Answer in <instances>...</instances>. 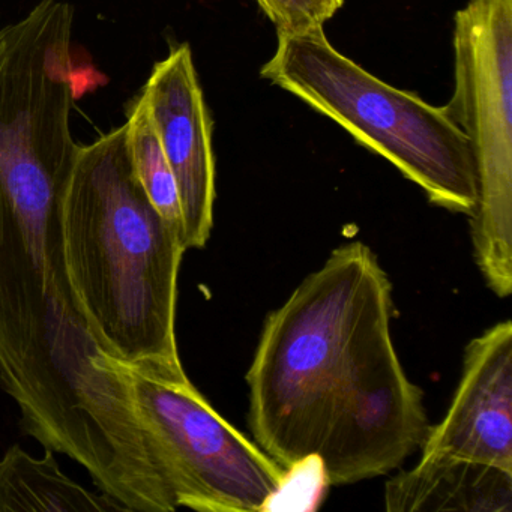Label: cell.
I'll return each mask as SVG.
<instances>
[{
	"label": "cell",
	"mask_w": 512,
	"mask_h": 512,
	"mask_svg": "<svg viewBox=\"0 0 512 512\" xmlns=\"http://www.w3.org/2000/svg\"><path fill=\"white\" fill-rule=\"evenodd\" d=\"M392 313L388 275L355 241L266 317L247 383L248 424L269 457L286 469L316 460L343 485L386 475L422 445L430 427Z\"/></svg>",
	"instance_id": "1"
},
{
	"label": "cell",
	"mask_w": 512,
	"mask_h": 512,
	"mask_svg": "<svg viewBox=\"0 0 512 512\" xmlns=\"http://www.w3.org/2000/svg\"><path fill=\"white\" fill-rule=\"evenodd\" d=\"M68 280L101 349L119 361L181 359V233L140 185L125 124L80 146L62 205Z\"/></svg>",
	"instance_id": "2"
},
{
	"label": "cell",
	"mask_w": 512,
	"mask_h": 512,
	"mask_svg": "<svg viewBox=\"0 0 512 512\" xmlns=\"http://www.w3.org/2000/svg\"><path fill=\"white\" fill-rule=\"evenodd\" d=\"M260 77L331 119L364 148L394 164L439 208L472 214L470 143L445 107L377 79L341 55L323 28L277 34Z\"/></svg>",
	"instance_id": "3"
},
{
	"label": "cell",
	"mask_w": 512,
	"mask_h": 512,
	"mask_svg": "<svg viewBox=\"0 0 512 512\" xmlns=\"http://www.w3.org/2000/svg\"><path fill=\"white\" fill-rule=\"evenodd\" d=\"M118 361L152 458L176 508L269 511L289 469L224 419L188 379L181 359Z\"/></svg>",
	"instance_id": "4"
},
{
	"label": "cell",
	"mask_w": 512,
	"mask_h": 512,
	"mask_svg": "<svg viewBox=\"0 0 512 512\" xmlns=\"http://www.w3.org/2000/svg\"><path fill=\"white\" fill-rule=\"evenodd\" d=\"M449 116L470 143L476 265L499 298L512 292V0H467L455 13Z\"/></svg>",
	"instance_id": "5"
},
{
	"label": "cell",
	"mask_w": 512,
	"mask_h": 512,
	"mask_svg": "<svg viewBox=\"0 0 512 512\" xmlns=\"http://www.w3.org/2000/svg\"><path fill=\"white\" fill-rule=\"evenodd\" d=\"M142 95L178 185L185 248L200 250L214 226V124L188 44L155 65Z\"/></svg>",
	"instance_id": "6"
},
{
	"label": "cell",
	"mask_w": 512,
	"mask_h": 512,
	"mask_svg": "<svg viewBox=\"0 0 512 512\" xmlns=\"http://www.w3.org/2000/svg\"><path fill=\"white\" fill-rule=\"evenodd\" d=\"M422 454H446L512 470V323H496L464 350L463 371Z\"/></svg>",
	"instance_id": "7"
},
{
	"label": "cell",
	"mask_w": 512,
	"mask_h": 512,
	"mask_svg": "<svg viewBox=\"0 0 512 512\" xmlns=\"http://www.w3.org/2000/svg\"><path fill=\"white\" fill-rule=\"evenodd\" d=\"M389 512H512V470L446 454H422L385 485Z\"/></svg>",
	"instance_id": "8"
},
{
	"label": "cell",
	"mask_w": 512,
	"mask_h": 512,
	"mask_svg": "<svg viewBox=\"0 0 512 512\" xmlns=\"http://www.w3.org/2000/svg\"><path fill=\"white\" fill-rule=\"evenodd\" d=\"M113 512L125 511L112 497L92 493L65 475L46 449L43 458L13 445L0 458V512Z\"/></svg>",
	"instance_id": "9"
},
{
	"label": "cell",
	"mask_w": 512,
	"mask_h": 512,
	"mask_svg": "<svg viewBox=\"0 0 512 512\" xmlns=\"http://www.w3.org/2000/svg\"><path fill=\"white\" fill-rule=\"evenodd\" d=\"M125 127L128 154L140 185L161 217L172 224L184 239L178 185L143 95L137 98L128 112Z\"/></svg>",
	"instance_id": "10"
},
{
	"label": "cell",
	"mask_w": 512,
	"mask_h": 512,
	"mask_svg": "<svg viewBox=\"0 0 512 512\" xmlns=\"http://www.w3.org/2000/svg\"><path fill=\"white\" fill-rule=\"evenodd\" d=\"M277 34L323 28L343 8L344 0H256Z\"/></svg>",
	"instance_id": "11"
}]
</instances>
